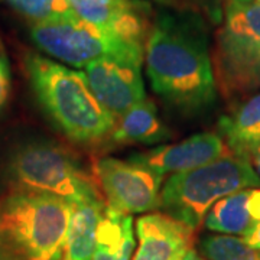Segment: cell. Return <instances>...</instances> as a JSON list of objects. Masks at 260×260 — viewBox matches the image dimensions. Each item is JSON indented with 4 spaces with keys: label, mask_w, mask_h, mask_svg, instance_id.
I'll return each instance as SVG.
<instances>
[{
    "label": "cell",
    "mask_w": 260,
    "mask_h": 260,
    "mask_svg": "<svg viewBox=\"0 0 260 260\" xmlns=\"http://www.w3.org/2000/svg\"><path fill=\"white\" fill-rule=\"evenodd\" d=\"M174 132L159 120L155 104L149 100L138 103L116 119L110 138L116 143L153 145L172 139Z\"/></svg>",
    "instance_id": "12"
},
{
    "label": "cell",
    "mask_w": 260,
    "mask_h": 260,
    "mask_svg": "<svg viewBox=\"0 0 260 260\" xmlns=\"http://www.w3.org/2000/svg\"><path fill=\"white\" fill-rule=\"evenodd\" d=\"M109 2H112L113 5H117V6H120V8H127V6H132V5H133L135 0H109Z\"/></svg>",
    "instance_id": "23"
},
{
    "label": "cell",
    "mask_w": 260,
    "mask_h": 260,
    "mask_svg": "<svg viewBox=\"0 0 260 260\" xmlns=\"http://www.w3.org/2000/svg\"><path fill=\"white\" fill-rule=\"evenodd\" d=\"M10 91V74L9 67L6 64L5 58L0 55V110L6 104L9 99Z\"/></svg>",
    "instance_id": "19"
},
{
    "label": "cell",
    "mask_w": 260,
    "mask_h": 260,
    "mask_svg": "<svg viewBox=\"0 0 260 260\" xmlns=\"http://www.w3.org/2000/svg\"><path fill=\"white\" fill-rule=\"evenodd\" d=\"M29 34L41 51L75 68H85L103 58L142 67L146 48L88 23L77 15L30 25Z\"/></svg>",
    "instance_id": "7"
},
{
    "label": "cell",
    "mask_w": 260,
    "mask_h": 260,
    "mask_svg": "<svg viewBox=\"0 0 260 260\" xmlns=\"http://www.w3.org/2000/svg\"><path fill=\"white\" fill-rule=\"evenodd\" d=\"M136 232L139 247L133 260H177L194 243V230L165 213L142 215Z\"/></svg>",
    "instance_id": "11"
},
{
    "label": "cell",
    "mask_w": 260,
    "mask_h": 260,
    "mask_svg": "<svg viewBox=\"0 0 260 260\" xmlns=\"http://www.w3.org/2000/svg\"><path fill=\"white\" fill-rule=\"evenodd\" d=\"M20 16L32 25L75 16L68 0H8Z\"/></svg>",
    "instance_id": "18"
},
{
    "label": "cell",
    "mask_w": 260,
    "mask_h": 260,
    "mask_svg": "<svg viewBox=\"0 0 260 260\" xmlns=\"http://www.w3.org/2000/svg\"><path fill=\"white\" fill-rule=\"evenodd\" d=\"M257 2H260V0H257Z\"/></svg>",
    "instance_id": "25"
},
{
    "label": "cell",
    "mask_w": 260,
    "mask_h": 260,
    "mask_svg": "<svg viewBox=\"0 0 260 260\" xmlns=\"http://www.w3.org/2000/svg\"><path fill=\"white\" fill-rule=\"evenodd\" d=\"M243 239H244V242L247 243L249 246L260 250V223L256 224Z\"/></svg>",
    "instance_id": "20"
},
{
    "label": "cell",
    "mask_w": 260,
    "mask_h": 260,
    "mask_svg": "<svg viewBox=\"0 0 260 260\" xmlns=\"http://www.w3.org/2000/svg\"><path fill=\"white\" fill-rule=\"evenodd\" d=\"M200 249L208 260H260V250L239 236L208 234L201 239Z\"/></svg>",
    "instance_id": "17"
},
{
    "label": "cell",
    "mask_w": 260,
    "mask_h": 260,
    "mask_svg": "<svg viewBox=\"0 0 260 260\" xmlns=\"http://www.w3.org/2000/svg\"><path fill=\"white\" fill-rule=\"evenodd\" d=\"M135 232L132 215L106 208L95 233L93 260H132Z\"/></svg>",
    "instance_id": "15"
},
{
    "label": "cell",
    "mask_w": 260,
    "mask_h": 260,
    "mask_svg": "<svg viewBox=\"0 0 260 260\" xmlns=\"http://www.w3.org/2000/svg\"><path fill=\"white\" fill-rule=\"evenodd\" d=\"M84 74L97 100L116 119L146 100L140 65L103 58L87 65Z\"/></svg>",
    "instance_id": "9"
},
{
    "label": "cell",
    "mask_w": 260,
    "mask_h": 260,
    "mask_svg": "<svg viewBox=\"0 0 260 260\" xmlns=\"http://www.w3.org/2000/svg\"><path fill=\"white\" fill-rule=\"evenodd\" d=\"M3 182L8 192H38L54 195L73 204L102 198L95 179L62 146L30 140L9 153L3 167Z\"/></svg>",
    "instance_id": "4"
},
{
    "label": "cell",
    "mask_w": 260,
    "mask_h": 260,
    "mask_svg": "<svg viewBox=\"0 0 260 260\" xmlns=\"http://www.w3.org/2000/svg\"><path fill=\"white\" fill-rule=\"evenodd\" d=\"M177 260H205V259L201 256V254H200V253H198V251L194 250V249L191 247L189 250H186L185 253H184V254Z\"/></svg>",
    "instance_id": "22"
},
{
    "label": "cell",
    "mask_w": 260,
    "mask_h": 260,
    "mask_svg": "<svg viewBox=\"0 0 260 260\" xmlns=\"http://www.w3.org/2000/svg\"><path fill=\"white\" fill-rule=\"evenodd\" d=\"M211 62L217 90L224 97L232 99L259 90L260 2H227Z\"/></svg>",
    "instance_id": "6"
},
{
    "label": "cell",
    "mask_w": 260,
    "mask_h": 260,
    "mask_svg": "<svg viewBox=\"0 0 260 260\" xmlns=\"http://www.w3.org/2000/svg\"><path fill=\"white\" fill-rule=\"evenodd\" d=\"M153 2H156L159 5H165V6H177L181 0H153Z\"/></svg>",
    "instance_id": "24"
},
{
    "label": "cell",
    "mask_w": 260,
    "mask_h": 260,
    "mask_svg": "<svg viewBox=\"0 0 260 260\" xmlns=\"http://www.w3.org/2000/svg\"><path fill=\"white\" fill-rule=\"evenodd\" d=\"M244 159H247L250 162V165L253 169L257 172V175L260 177V145H257L256 148H253L251 150L247 152V155L244 156Z\"/></svg>",
    "instance_id": "21"
},
{
    "label": "cell",
    "mask_w": 260,
    "mask_h": 260,
    "mask_svg": "<svg viewBox=\"0 0 260 260\" xmlns=\"http://www.w3.org/2000/svg\"><path fill=\"white\" fill-rule=\"evenodd\" d=\"M218 129L233 155L244 158L260 145V93L253 94L230 116H223Z\"/></svg>",
    "instance_id": "14"
},
{
    "label": "cell",
    "mask_w": 260,
    "mask_h": 260,
    "mask_svg": "<svg viewBox=\"0 0 260 260\" xmlns=\"http://www.w3.org/2000/svg\"><path fill=\"white\" fill-rule=\"evenodd\" d=\"M249 195L250 188L227 195L217 201L205 217V229L218 234L244 237L253 227Z\"/></svg>",
    "instance_id": "16"
},
{
    "label": "cell",
    "mask_w": 260,
    "mask_h": 260,
    "mask_svg": "<svg viewBox=\"0 0 260 260\" xmlns=\"http://www.w3.org/2000/svg\"><path fill=\"white\" fill-rule=\"evenodd\" d=\"M145 56L150 85L168 103L186 112L214 103L213 62L204 32L194 20L162 15L150 29Z\"/></svg>",
    "instance_id": "1"
},
{
    "label": "cell",
    "mask_w": 260,
    "mask_h": 260,
    "mask_svg": "<svg viewBox=\"0 0 260 260\" xmlns=\"http://www.w3.org/2000/svg\"><path fill=\"white\" fill-rule=\"evenodd\" d=\"M74 204L54 195L0 197V260H61Z\"/></svg>",
    "instance_id": "3"
},
{
    "label": "cell",
    "mask_w": 260,
    "mask_h": 260,
    "mask_svg": "<svg viewBox=\"0 0 260 260\" xmlns=\"http://www.w3.org/2000/svg\"><path fill=\"white\" fill-rule=\"evenodd\" d=\"M106 210L103 198L74 204L61 260H93L95 233Z\"/></svg>",
    "instance_id": "13"
},
{
    "label": "cell",
    "mask_w": 260,
    "mask_h": 260,
    "mask_svg": "<svg viewBox=\"0 0 260 260\" xmlns=\"http://www.w3.org/2000/svg\"><path fill=\"white\" fill-rule=\"evenodd\" d=\"M93 174L109 210L132 215L160 207L164 177L150 168L133 160L102 158L94 164Z\"/></svg>",
    "instance_id": "8"
},
{
    "label": "cell",
    "mask_w": 260,
    "mask_h": 260,
    "mask_svg": "<svg viewBox=\"0 0 260 260\" xmlns=\"http://www.w3.org/2000/svg\"><path fill=\"white\" fill-rule=\"evenodd\" d=\"M23 62L38 102L68 139L93 143L112 133L116 117L97 100L84 73L35 52Z\"/></svg>",
    "instance_id": "2"
},
{
    "label": "cell",
    "mask_w": 260,
    "mask_h": 260,
    "mask_svg": "<svg viewBox=\"0 0 260 260\" xmlns=\"http://www.w3.org/2000/svg\"><path fill=\"white\" fill-rule=\"evenodd\" d=\"M247 188H260V177L247 159L232 155L174 174L160 191V208L195 232L217 201Z\"/></svg>",
    "instance_id": "5"
},
{
    "label": "cell",
    "mask_w": 260,
    "mask_h": 260,
    "mask_svg": "<svg viewBox=\"0 0 260 260\" xmlns=\"http://www.w3.org/2000/svg\"><path fill=\"white\" fill-rule=\"evenodd\" d=\"M233 152L221 136L204 132L174 145H164L143 153L133 155L129 160L145 165L159 175L179 174L207 165L217 159L232 156Z\"/></svg>",
    "instance_id": "10"
}]
</instances>
